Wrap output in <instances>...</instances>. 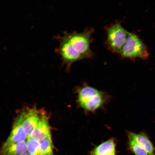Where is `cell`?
Returning a JSON list of instances; mask_svg holds the SVG:
<instances>
[{"instance_id":"cell-1","label":"cell","mask_w":155,"mask_h":155,"mask_svg":"<svg viewBox=\"0 0 155 155\" xmlns=\"http://www.w3.org/2000/svg\"><path fill=\"white\" fill-rule=\"evenodd\" d=\"M94 32L93 28H89L81 32H65L62 36L56 37L59 45L56 51L67 69H69L74 62L94 57L90 47Z\"/></svg>"},{"instance_id":"cell-2","label":"cell","mask_w":155,"mask_h":155,"mask_svg":"<svg viewBox=\"0 0 155 155\" xmlns=\"http://www.w3.org/2000/svg\"><path fill=\"white\" fill-rule=\"evenodd\" d=\"M78 106L88 112H94L101 108L110 99L104 92L88 85H84L76 89Z\"/></svg>"},{"instance_id":"cell-3","label":"cell","mask_w":155,"mask_h":155,"mask_svg":"<svg viewBox=\"0 0 155 155\" xmlns=\"http://www.w3.org/2000/svg\"><path fill=\"white\" fill-rule=\"evenodd\" d=\"M104 28L106 38L104 45L106 48L113 53L120 54L128 32L118 22L109 24Z\"/></svg>"},{"instance_id":"cell-4","label":"cell","mask_w":155,"mask_h":155,"mask_svg":"<svg viewBox=\"0 0 155 155\" xmlns=\"http://www.w3.org/2000/svg\"><path fill=\"white\" fill-rule=\"evenodd\" d=\"M119 54L122 57L133 61L137 58L147 59L149 55L142 40L136 34L129 32Z\"/></svg>"},{"instance_id":"cell-5","label":"cell","mask_w":155,"mask_h":155,"mask_svg":"<svg viewBox=\"0 0 155 155\" xmlns=\"http://www.w3.org/2000/svg\"><path fill=\"white\" fill-rule=\"evenodd\" d=\"M46 112L43 109H38L34 106L25 107L19 112L17 115L22 121L28 137L30 136Z\"/></svg>"},{"instance_id":"cell-6","label":"cell","mask_w":155,"mask_h":155,"mask_svg":"<svg viewBox=\"0 0 155 155\" xmlns=\"http://www.w3.org/2000/svg\"><path fill=\"white\" fill-rule=\"evenodd\" d=\"M27 138V133L23 126L22 121L20 117L17 115L10 133L3 144L2 148L13 144L26 140Z\"/></svg>"},{"instance_id":"cell-7","label":"cell","mask_w":155,"mask_h":155,"mask_svg":"<svg viewBox=\"0 0 155 155\" xmlns=\"http://www.w3.org/2000/svg\"><path fill=\"white\" fill-rule=\"evenodd\" d=\"M49 120V117L46 112L29 137L40 141L46 137L51 136V128Z\"/></svg>"},{"instance_id":"cell-8","label":"cell","mask_w":155,"mask_h":155,"mask_svg":"<svg viewBox=\"0 0 155 155\" xmlns=\"http://www.w3.org/2000/svg\"><path fill=\"white\" fill-rule=\"evenodd\" d=\"M128 136L130 137L144 148L149 155H155V148L148 136L145 133H136L128 132Z\"/></svg>"},{"instance_id":"cell-9","label":"cell","mask_w":155,"mask_h":155,"mask_svg":"<svg viewBox=\"0 0 155 155\" xmlns=\"http://www.w3.org/2000/svg\"><path fill=\"white\" fill-rule=\"evenodd\" d=\"M116 146L115 140L110 139L95 147L90 155H116Z\"/></svg>"},{"instance_id":"cell-10","label":"cell","mask_w":155,"mask_h":155,"mask_svg":"<svg viewBox=\"0 0 155 155\" xmlns=\"http://www.w3.org/2000/svg\"><path fill=\"white\" fill-rule=\"evenodd\" d=\"M26 151V140L2 148L1 155H20Z\"/></svg>"},{"instance_id":"cell-11","label":"cell","mask_w":155,"mask_h":155,"mask_svg":"<svg viewBox=\"0 0 155 155\" xmlns=\"http://www.w3.org/2000/svg\"><path fill=\"white\" fill-rule=\"evenodd\" d=\"M40 142V153L43 155H54L53 146L51 136L44 138Z\"/></svg>"},{"instance_id":"cell-12","label":"cell","mask_w":155,"mask_h":155,"mask_svg":"<svg viewBox=\"0 0 155 155\" xmlns=\"http://www.w3.org/2000/svg\"><path fill=\"white\" fill-rule=\"evenodd\" d=\"M27 151L31 155H37L40 153V141L30 137L26 140Z\"/></svg>"},{"instance_id":"cell-13","label":"cell","mask_w":155,"mask_h":155,"mask_svg":"<svg viewBox=\"0 0 155 155\" xmlns=\"http://www.w3.org/2000/svg\"><path fill=\"white\" fill-rule=\"evenodd\" d=\"M128 142L130 149L135 155H149L144 148L129 137Z\"/></svg>"},{"instance_id":"cell-14","label":"cell","mask_w":155,"mask_h":155,"mask_svg":"<svg viewBox=\"0 0 155 155\" xmlns=\"http://www.w3.org/2000/svg\"><path fill=\"white\" fill-rule=\"evenodd\" d=\"M20 155H31L27 151L22 153Z\"/></svg>"},{"instance_id":"cell-15","label":"cell","mask_w":155,"mask_h":155,"mask_svg":"<svg viewBox=\"0 0 155 155\" xmlns=\"http://www.w3.org/2000/svg\"><path fill=\"white\" fill-rule=\"evenodd\" d=\"M37 155H43L42 154H41V153H40L38 154Z\"/></svg>"}]
</instances>
